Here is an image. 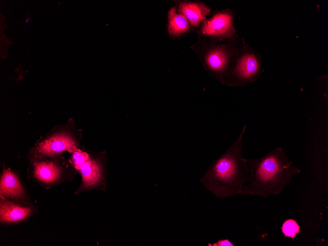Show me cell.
Segmentation results:
<instances>
[{
    "label": "cell",
    "mask_w": 328,
    "mask_h": 246,
    "mask_svg": "<svg viewBox=\"0 0 328 246\" xmlns=\"http://www.w3.org/2000/svg\"><path fill=\"white\" fill-rule=\"evenodd\" d=\"M244 126L232 145L219 158L213 161L200 179L206 189L219 198L241 194L243 186L251 180L252 172L242 155Z\"/></svg>",
    "instance_id": "1"
},
{
    "label": "cell",
    "mask_w": 328,
    "mask_h": 246,
    "mask_svg": "<svg viewBox=\"0 0 328 246\" xmlns=\"http://www.w3.org/2000/svg\"><path fill=\"white\" fill-rule=\"evenodd\" d=\"M244 161L252 170V176L250 181L243 186L242 194L263 197L279 194L292 178L301 172L280 147L271 150L261 158H244Z\"/></svg>",
    "instance_id": "2"
},
{
    "label": "cell",
    "mask_w": 328,
    "mask_h": 246,
    "mask_svg": "<svg viewBox=\"0 0 328 246\" xmlns=\"http://www.w3.org/2000/svg\"><path fill=\"white\" fill-rule=\"evenodd\" d=\"M244 40L238 35L231 38L220 39L197 34V42L191 48L209 76L223 85Z\"/></svg>",
    "instance_id": "3"
},
{
    "label": "cell",
    "mask_w": 328,
    "mask_h": 246,
    "mask_svg": "<svg viewBox=\"0 0 328 246\" xmlns=\"http://www.w3.org/2000/svg\"><path fill=\"white\" fill-rule=\"evenodd\" d=\"M27 168L28 180L36 182L48 190L66 182L72 181L79 173L68 159L62 155H37L27 153Z\"/></svg>",
    "instance_id": "4"
},
{
    "label": "cell",
    "mask_w": 328,
    "mask_h": 246,
    "mask_svg": "<svg viewBox=\"0 0 328 246\" xmlns=\"http://www.w3.org/2000/svg\"><path fill=\"white\" fill-rule=\"evenodd\" d=\"M70 154L68 159L82 177L75 194L93 190L105 191L107 175L106 152H92L81 145Z\"/></svg>",
    "instance_id": "5"
},
{
    "label": "cell",
    "mask_w": 328,
    "mask_h": 246,
    "mask_svg": "<svg viewBox=\"0 0 328 246\" xmlns=\"http://www.w3.org/2000/svg\"><path fill=\"white\" fill-rule=\"evenodd\" d=\"M82 138V129H77L74 120L70 118L66 123L55 126L40 136L28 153L51 155H61L65 152L71 153L81 145Z\"/></svg>",
    "instance_id": "6"
},
{
    "label": "cell",
    "mask_w": 328,
    "mask_h": 246,
    "mask_svg": "<svg viewBox=\"0 0 328 246\" xmlns=\"http://www.w3.org/2000/svg\"><path fill=\"white\" fill-rule=\"evenodd\" d=\"M264 72L262 56L244 40L223 85L244 87L257 80Z\"/></svg>",
    "instance_id": "7"
},
{
    "label": "cell",
    "mask_w": 328,
    "mask_h": 246,
    "mask_svg": "<svg viewBox=\"0 0 328 246\" xmlns=\"http://www.w3.org/2000/svg\"><path fill=\"white\" fill-rule=\"evenodd\" d=\"M0 196L24 206L36 205L31 200L19 171L4 162L2 163L0 176Z\"/></svg>",
    "instance_id": "8"
},
{
    "label": "cell",
    "mask_w": 328,
    "mask_h": 246,
    "mask_svg": "<svg viewBox=\"0 0 328 246\" xmlns=\"http://www.w3.org/2000/svg\"><path fill=\"white\" fill-rule=\"evenodd\" d=\"M235 14L229 8L217 10L203 21L195 30L197 34L220 39L234 37L237 34L234 26Z\"/></svg>",
    "instance_id": "9"
},
{
    "label": "cell",
    "mask_w": 328,
    "mask_h": 246,
    "mask_svg": "<svg viewBox=\"0 0 328 246\" xmlns=\"http://www.w3.org/2000/svg\"><path fill=\"white\" fill-rule=\"evenodd\" d=\"M39 213V207L24 206L0 196V225L4 227L27 222Z\"/></svg>",
    "instance_id": "10"
},
{
    "label": "cell",
    "mask_w": 328,
    "mask_h": 246,
    "mask_svg": "<svg viewBox=\"0 0 328 246\" xmlns=\"http://www.w3.org/2000/svg\"><path fill=\"white\" fill-rule=\"evenodd\" d=\"M176 8L177 12L187 19L193 30H196L211 12L210 7L199 0L180 1Z\"/></svg>",
    "instance_id": "11"
},
{
    "label": "cell",
    "mask_w": 328,
    "mask_h": 246,
    "mask_svg": "<svg viewBox=\"0 0 328 246\" xmlns=\"http://www.w3.org/2000/svg\"><path fill=\"white\" fill-rule=\"evenodd\" d=\"M167 30L172 37H180L193 30L185 16L177 12L175 7H172L168 12Z\"/></svg>",
    "instance_id": "12"
},
{
    "label": "cell",
    "mask_w": 328,
    "mask_h": 246,
    "mask_svg": "<svg viewBox=\"0 0 328 246\" xmlns=\"http://www.w3.org/2000/svg\"><path fill=\"white\" fill-rule=\"evenodd\" d=\"M281 231L285 236L293 239L299 233L300 226L295 220L289 219L283 223Z\"/></svg>",
    "instance_id": "13"
},
{
    "label": "cell",
    "mask_w": 328,
    "mask_h": 246,
    "mask_svg": "<svg viewBox=\"0 0 328 246\" xmlns=\"http://www.w3.org/2000/svg\"><path fill=\"white\" fill-rule=\"evenodd\" d=\"M208 246H234L235 245L228 239H222V240L220 239L215 243H209L208 244Z\"/></svg>",
    "instance_id": "14"
}]
</instances>
